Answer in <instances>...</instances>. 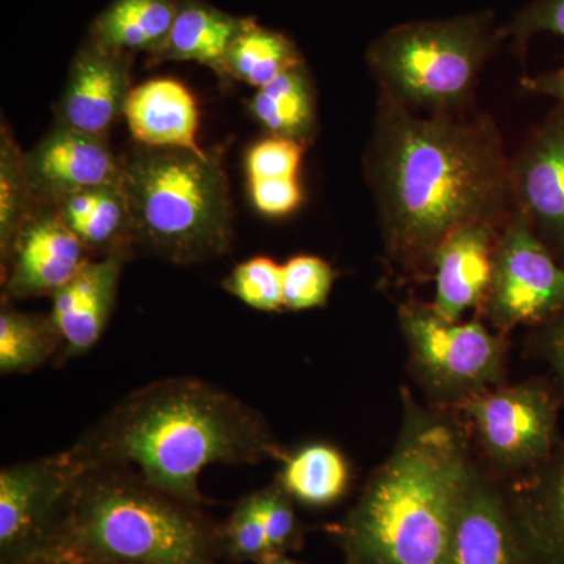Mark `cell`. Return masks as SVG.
<instances>
[{"label":"cell","instance_id":"6da1fadb","mask_svg":"<svg viewBox=\"0 0 564 564\" xmlns=\"http://www.w3.org/2000/svg\"><path fill=\"white\" fill-rule=\"evenodd\" d=\"M383 99L367 163L392 250L434 259L459 229L491 228L514 198L496 126L485 118H421Z\"/></svg>","mask_w":564,"mask_h":564},{"label":"cell","instance_id":"7a4b0ae2","mask_svg":"<svg viewBox=\"0 0 564 564\" xmlns=\"http://www.w3.org/2000/svg\"><path fill=\"white\" fill-rule=\"evenodd\" d=\"M84 469L126 466L154 488L202 508L199 475L212 464L284 458L269 423L250 404L198 378L137 389L69 448Z\"/></svg>","mask_w":564,"mask_h":564},{"label":"cell","instance_id":"3957f363","mask_svg":"<svg viewBox=\"0 0 564 564\" xmlns=\"http://www.w3.org/2000/svg\"><path fill=\"white\" fill-rule=\"evenodd\" d=\"M473 481L447 425L408 430L340 527L348 564H447Z\"/></svg>","mask_w":564,"mask_h":564},{"label":"cell","instance_id":"277c9868","mask_svg":"<svg viewBox=\"0 0 564 564\" xmlns=\"http://www.w3.org/2000/svg\"><path fill=\"white\" fill-rule=\"evenodd\" d=\"M221 525L131 467L85 469L41 564H218Z\"/></svg>","mask_w":564,"mask_h":564},{"label":"cell","instance_id":"5b68a950","mask_svg":"<svg viewBox=\"0 0 564 564\" xmlns=\"http://www.w3.org/2000/svg\"><path fill=\"white\" fill-rule=\"evenodd\" d=\"M120 162L135 251L181 265L229 251L234 214L221 151L139 144Z\"/></svg>","mask_w":564,"mask_h":564},{"label":"cell","instance_id":"8992f818","mask_svg":"<svg viewBox=\"0 0 564 564\" xmlns=\"http://www.w3.org/2000/svg\"><path fill=\"white\" fill-rule=\"evenodd\" d=\"M489 50L485 24L474 18L417 22L378 40L370 65L393 101L445 115L470 98Z\"/></svg>","mask_w":564,"mask_h":564},{"label":"cell","instance_id":"52a82bcc","mask_svg":"<svg viewBox=\"0 0 564 564\" xmlns=\"http://www.w3.org/2000/svg\"><path fill=\"white\" fill-rule=\"evenodd\" d=\"M84 467L69 452L0 473V564H41Z\"/></svg>","mask_w":564,"mask_h":564},{"label":"cell","instance_id":"ba28073f","mask_svg":"<svg viewBox=\"0 0 564 564\" xmlns=\"http://www.w3.org/2000/svg\"><path fill=\"white\" fill-rule=\"evenodd\" d=\"M400 321L415 362L436 388L475 391L499 380L502 347L480 323L445 321L423 304L404 306Z\"/></svg>","mask_w":564,"mask_h":564},{"label":"cell","instance_id":"9c48e42d","mask_svg":"<svg viewBox=\"0 0 564 564\" xmlns=\"http://www.w3.org/2000/svg\"><path fill=\"white\" fill-rule=\"evenodd\" d=\"M488 300L491 317L502 328L541 321L564 306V269L521 210L496 248Z\"/></svg>","mask_w":564,"mask_h":564},{"label":"cell","instance_id":"30bf717a","mask_svg":"<svg viewBox=\"0 0 564 564\" xmlns=\"http://www.w3.org/2000/svg\"><path fill=\"white\" fill-rule=\"evenodd\" d=\"M91 259L57 209L35 203L2 261V302L52 296Z\"/></svg>","mask_w":564,"mask_h":564},{"label":"cell","instance_id":"8fae6325","mask_svg":"<svg viewBox=\"0 0 564 564\" xmlns=\"http://www.w3.org/2000/svg\"><path fill=\"white\" fill-rule=\"evenodd\" d=\"M486 454L505 467H524L543 459L555 433V406L534 386L475 393L464 404Z\"/></svg>","mask_w":564,"mask_h":564},{"label":"cell","instance_id":"7c38bea8","mask_svg":"<svg viewBox=\"0 0 564 564\" xmlns=\"http://www.w3.org/2000/svg\"><path fill=\"white\" fill-rule=\"evenodd\" d=\"M24 172L35 203L52 204L73 193L121 182V162L107 139L61 121L32 151L24 152Z\"/></svg>","mask_w":564,"mask_h":564},{"label":"cell","instance_id":"4fadbf2b","mask_svg":"<svg viewBox=\"0 0 564 564\" xmlns=\"http://www.w3.org/2000/svg\"><path fill=\"white\" fill-rule=\"evenodd\" d=\"M132 258L129 251L93 258L51 296L50 315L63 340L55 364L85 355L99 343L113 314L122 269Z\"/></svg>","mask_w":564,"mask_h":564},{"label":"cell","instance_id":"5bb4252c","mask_svg":"<svg viewBox=\"0 0 564 564\" xmlns=\"http://www.w3.org/2000/svg\"><path fill=\"white\" fill-rule=\"evenodd\" d=\"M131 91L128 54L93 43L70 65L68 84L58 104V121L107 139L111 126L124 115Z\"/></svg>","mask_w":564,"mask_h":564},{"label":"cell","instance_id":"9a60e30c","mask_svg":"<svg viewBox=\"0 0 564 564\" xmlns=\"http://www.w3.org/2000/svg\"><path fill=\"white\" fill-rule=\"evenodd\" d=\"M511 176L519 210L544 239L564 250V102L527 143Z\"/></svg>","mask_w":564,"mask_h":564},{"label":"cell","instance_id":"2e32d148","mask_svg":"<svg viewBox=\"0 0 564 564\" xmlns=\"http://www.w3.org/2000/svg\"><path fill=\"white\" fill-rule=\"evenodd\" d=\"M124 117L133 139L143 147L206 152L198 143L196 99L181 82L152 79L132 88Z\"/></svg>","mask_w":564,"mask_h":564},{"label":"cell","instance_id":"e0dca14e","mask_svg":"<svg viewBox=\"0 0 564 564\" xmlns=\"http://www.w3.org/2000/svg\"><path fill=\"white\" fill-rule=\"evenodd\" d=\"M492 231L470 226L452 234L434 256L436 300L433 310L445 321L458 322L491 289L494 274Z\"/></svg>","mask_w":564,"mask_h":564},{"label":"cell","instance_id":"ac0fdd59","mask_svg":"<svg viewBox=\"0 0 564 564\" xmlns=\"http://www.w3.org/2000/svg\"><path fill=\"white\" fill-rule=\"evenodd\" d=\"M447 564H522L521 543L503 503L475 480L456 519Z\"/></svg>","mask_w":564,"mask_h":564},{"label":"cell","instance_id":"d6986e66","mask_svg":"<svg viewBox=\"0 0 564 564\" xmlns=\"http://www.w3.org/2000/svg\"><path fill=\"white\" fill-rule=\"evenodd\" d=\"M54 207L93 258L135 252L132 215L121 182L73 193L54 203Z\"/></svg>","mask_w":564,"mask_h":564},{"label":"cell","instance_id":"ffe728a7","mask_svg":"<svg viewBox=\"0 0 564 564\" xmlns=\"http://www.w3.org/2000/svg\"><path fill=\"white\" fill-rule=\"evenodd\" d=\"M304 147L300 141L269 137L248 150L245 169L251 202L265 217H285L302 204L300 165Z\"/></svg>","mask_w":564,"mask_h":564},{"label":"cell","instance_id":"44dd1931","mask_svg":"<svg viewBox=\"0 0 564 564\" xmlns=\"http://www.w3.org/2000/svg\"><path fill=\"white\" fill-rule=\"evenodd\" d=\"M247 22L193 0L177 3L172 32L152 55L155 62H198L221 76L226 54Z\"/></svg>","mask_w":564,"mask_h":564},{"label":"cell","instance_id":"7402d4cb","mask_svg":"<svg viewBox=\"0 0 564 564\" xmlns=\"http://www.w3.org/2000/svg\"><path fill=\"white\" fill-rule=\"evenodd\" d=\"M174 0H115L95 22V43L104 50L155 54L176 20Z\"/></svg>","mask_w":564,"mask_h":564},{"label":"cell","instance_id":"603a6c76","mask_svg":"<svg viewBox=\"0 0 564 564\" xmlns=\"http://www.w3.org/2000/svg\"><path fill=\"white\" fill-rule=\"evenodd\" d=\"M250 111L270 135L306 144L314 135L315 102L313 84L303 63L259 88Z\"/></svg>","mask_w":564,"mask_h":564},{"label":"cell","instance_id":"cb8c5ba5","mask_svg":"<svg viewBox=\"0 0 564 564\" xmlns=\"http://www.w3.org/2000/svg\"><path fill=\"white\" fill-rule=\"evenodd\" d=\"M276 484L296 502L307 507H328L347 492L350 467L333 445L307 444L282 458Z\"/></svg>","mask_w":564,"mask_h":564},{"label":"cell","instance_id":"d4e9b609","mask_svg":"<svg viewBox=\"0 0 564 564\" xmlns=\"http://www.w3.org/2000/svg\"><path fill=\"white\" fill-rule=\"evenodd\" d=\"M63 340L51 315L21 313L11 303L0 310V373H31L58 361Z\"/></svg>","mask_w":564,"mask_h":564},{"label":"cell","instance_id":"484cf974","mask_svg":"<svg viewBox=\"0 0 564 564\" xmlns=\"http://www.w3.org/2000/svg\"><path fill=\"white\" fill-rule=\"evenodd\" d=\"M521 521L534 551L549 564H564V458L525 489Z\"/></svg>","mask_w":564,"mask_h":564},{"label":"cell","instance_id":"4316f807","mask_svg":"<svg viewBox=\"0 0 564 564\" xmlns=\"http://www.w3.org/2000/svg\"><path fill=\"white\" fill-rule=\"evenodd\" d=\"M296 65H302V58L291 41L248 21L226 54L221 76L245 82L259 90Z\"/></svg>","mask_w":564,"mask_h":564},{"label":"cell","instance_id":"83f0119b","mask_svg":"<svg viewBox=\"0 0 564 564\" xmlns=\"http://www.w3.org/2000/svg\"><path fill=\"white\" fill-rule=\"evenodd\" d=\"M35 206L24 172V152L2 126L0 139V258L9 256L18 231Z\"/></svg>","mask_w":564,"mask_h":564},{"label":"cell","instance_id":"f1b7e54d","mask_svg":"<svg viewBox=\"0 0 564 564\" xmlns=\"http://www.w3.org/2000/svg\"><path fill=\"white\" fill-rule=\"evenodd\" d=\"M225 291L262 313H276L284 307V269L273 259H248L223 281Z\"/></svg>","mask_w":564,"mask_h":564},{"label":"cell","instance_id":"f546056e","mask_svg":"<svg viewBox=\"0 0 564 564\" xmlns=\"http://www.w3.org/2000/svg\"><path fill=\"white\" fill-rule=\"evenodd\" d=\"M223 558L263 564L273 558L254 492L236 505L221 525Z\"/></svg>","mask_w":564,"mask_h":564},{"label":"cell","instance_id":"4dcf8cb0","mask_svg":"<svg viewBox=\"0 0 564 564\" xmlns=\"http://www.w3.org/2000/svg\"><path fill=\"white\" fill-rule=\"evenodd\" d=\"M282 269L285 310L306 311L325 306L336 280V272L328 262L315 256H296Z\"/></svg>","mask_w":564,"mask_h":564},{"label":"cell","instance_id":"1f68e13d","mask_svg":"<svg viewBox=\"0 0 564 564\" xmlns=\"http://www.w3.org/2000/svg\"><path fill=\"white\" fill-rule=\"evenodd\" d=\"M254 496L273 556L285 555L299 547L302 529L293 508L295 500L278 484L256 491Z\"/></svg>","mask_w":564,"mask_h":564},{"label":"cell","instance_id":"d6a6232c","mask_svg":"<svg viewBox=\"0 0 564 564\" xmlns=\"http://www.w3.org/2000/svg\"><path fill=\"white\" fill-rule=\"evenodd\" d=\"M541 32L555 33L564 39V0H536L516 18V39L527 40Z\"/></svg>","mask_w":564,"mask_h":564},{"label":"cell","instance_id":"836d02e7","mask_svg":"<svg viewBox=\"0 0 564 564\" xmlns=\"http://www.w3.org/2000/svg\"><path fill=\"white\" fill-rule=\"evenodd\" d=\"M525 90L538 95L551 96L558 102H564V68L529 77L522 82Z\"/></svg>","mask_w":564,"mask_h":564},{"label":"cell","instance_id":"e575fe53","mask_svg":"<svg viewBox=\"0 0 564 564\" xmlns=\"http://www.w3.org/2000/svg\"><path fill=\"white\" fill-rule=\"evenodd\" d=\"M551 350L556 369L564 377V317L560 321L554 334H552Z\"/></svg>","mask_w":564,"mask_h":564},{"label":"cell","instance_id":"d590c367","mask_svg":"<svg viewBox=\"0 0 564 564\" xmlns=\"http://www.w3.org/2000/svg\"><path fill=\"white\" fill-rule=\"evenodd\" d=\"M263 564H300L296 562H293V560L288 558L285 555H278L273 556V558L267 560Z\"/></svg>","mask_w":564,"mask_h":564}]
</instances>
